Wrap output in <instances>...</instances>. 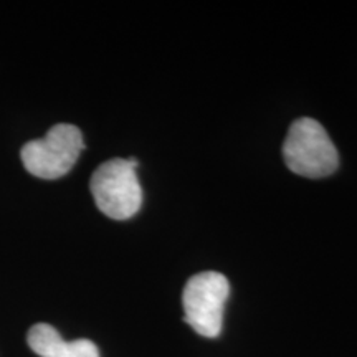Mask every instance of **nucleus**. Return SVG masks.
<instances>
[{"label":"nucleus","mask_w":357,"mask_h":357,"mask_svg":"<svg viewBox=\"0 0 357 357\" xmlns=\"http://www.w3.org/2000/svg\"><path fill=\"white\" fill-rule=\"evenodd\" d=\"M283 158L289 171L307 178L328 177L339 166L337 149L328 131L311 118L291 124L283 144Z\"/></svg>","instance_id":"1"},{"label":"nucleus","mask_w":357,"mask_h":357,"mask_svg":"<svg viewBox=\"0 0 357 357\" xmlns=\"http://www.w3.org/2000/svg\"><path fill=\"white\" fill-rule=\"evenodd\" d=\"M136 159H111L93 172L89 189L98 208L113 220H128L139 212L142 189Z\"/></svg>","instance_id":"2"},{"label":"nucleus","mask_w":357,"mask_h":357,"mask_svg":"<svg viewBox=\"0 0 357 357\" xmlns=\"http://www.w3.org/2000/svg\"><path fill=\"white\" fill-rule=\"evenodd\" d=\"M84 149L83 134L73 124H55L42 139L22 147V162L32 176L53 181L68 174Z\"/></svg>","instance_id":"3"},{"label":"nucleus","mask_w":357,"mask_h":357,"mask_svg":"<svg viewBox=\"0 0 357 357\" xmlns=\"http://www.w3.org/2000/svg\"><path fill=\"white\" fill-rule=\"evenodd\" d=\"M230 283L218 271H202L187 281L182 303L184 319L204 337H218L223 326V307L229 300Z\"/></svg>","instance_id":"4"},{"label":"nucleus","mask_w":357,"mask_h":357,"mask_svg":"<svg viewBox=\"0 0 357 357\" xmlns=\"http://www.w3.org/2000/svg\"><path fill=\"white\" fill-rule=\"evenodd\" d=\"M26 341L35 354L40 357H100V351L95 342L88 339L66 342L53 326L45 323L32 326Z\"/></svg>","instance_id":"5"}]
</instances>
